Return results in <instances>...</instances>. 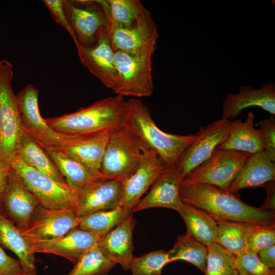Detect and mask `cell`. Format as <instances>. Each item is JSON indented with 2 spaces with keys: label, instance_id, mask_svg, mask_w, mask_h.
<instances>
[{
  "label": "cell",
  "instance_id": "obj_25",
  "mask_svg": "<svg viewBox=\"0 0 275 275\" xmlns=\"http://www.w3.org/2000/svg\"><path fill=\"white\" fill-rule=\"evenodd\" d=\"M66 179L71 189L76 192L85 185L103 179L96 173L78 161L54 148H43Z\"/></svg>",
  "mask_w": 275,
  "mask_h": 275
},
{
  "label": "cell",
  "instance_id": "obj_15",
  "mask_svg": "<svg viewBox=\"0 0 275 275\" xmlns=\"http://www.w3.org/2000/svg\"><path fill=\"white\" fill-rule=\"evenodd\" d=\"M40 203L12 170L0 197V212L19 229L28 228L35 207Z\"/></svg>",
  "mask_w": 275,
  "mask_h": 275
},
{
  "label": "cell",
  "instance_id": "obj_1",
  "mask_svg": "<svg viewBox=\"0 0 275 275\" xmlns=\"http://www.w3.org/2000/svg\"><path fill=\"white\" fill-rule=\"evenodd\" d=\"M179 196L182 203L203 210L215 221L275 226V211L252 206L243 202L236 192L230 193L215 185L181 183Z\"/></svg>",
  "mask_w": 275,
  "mask_h": 275
},
{
  "label": "cell",
  "instance_id": "obj_42",
  "mask_svg": "<svg viewBox=\"0 0 275 275\" xmlns=\"http://www.w3.org/2000/svg\"><path fill=\"white\" fill-rule=\"evenodd\" d=\"M257 255L265 266L275 269V245L260 251Z\"/></svg>",
  "mask_w": 275,
  "mask_h": 275
},
{
  "label": "cell",
  "instance_id": "obj_26",
  "mask_svg": "<svg viewBox=\"0 0 275 275\" xmlns=\"http://www.w3.org/2000/svg\"><path fill=\"white\" fill-rule=\"evenodd\" d=\"M16 156L28 166L56 181L67 184L66 179L44 149L34 138L24 132L20 139Z\"/></svg>",
  "mask_w": 275,
  "mask_h": 275
},
{
  "label": "cell",
  "instance_id": "obj_37",
  "mask_svg": "<svg viewBox=\"0 0 275 275\" xmlns=\"http://www.w3.org/2000/svg\"><path fill=\"white\" fill-rule=\"evenodd\" d=\"M275 226H259L254 230L246 240L245 252L254 254L274 245Z\"/></svg>",
  "mask_w": 275,
  "mask_h": 275
},
{
  "label": "cell",
  "instance_id": "obj_24",
  "mask_svg": "<svg viewBox=\"0 0 275 275\" xmlns=\"http://www.w3.org/2000/svg\"><path fill=\"white\" fill-rule=\"evenodd\" d=\"M254 114L250 112L244 122L240 119L230 121L229 137L217 148L250 154L263 150L262 135L260 130L254 127Z\"/></svg>",
  "mask_w": 275,
  "mask_h": 275
},
{
  "label": "cell",
  "instance_id": "obj_43",
  "mask_svg": "<svg viewBox=\"0 0 275 275\" xmlns=\"http://www.w3.org/2000/svg\"><path fill=\"white\" fill-rule=\"evenodd\" d=\"M11 171L10 163L0 157V197L7 186L8 176Z\"/></svg>",
  "mask_w": 275,
  "mask_h": 275
},
{
  "label": "cell",
  "instance_id": "obj_17",
  "mask_svg": "<svg viewBox=\"0 0 275 275\" xmlns=\"http://www.w3.org/2000/svg\"><path fill=\"white\" fill-rule=\"evenodd\" d=\"M74 208L79 219L99 210L114 209L120 206L122 183L116 180H100L89 183L75 192Z\"/></svg>",
  "mask_w": 275,
  "mask_h": 275
},
{
  "label": "cell",
  "instance_id": "obj_18",
  "mask_svg": "<svg viewBox=\"0 0 275 275\" xmlns=\"http://www.w3.org/2000/svg\"><path fill=\"white\" fill-rule=\"evenodd\" d=\"M101 238L76 227L65 235L52 239L30 240L31 252L59 255L75 264Z\"/></svg>",
  "mask_w": 275,
  "mask_h": 275
},
{
  "label": "cell",
  "instance_id": "obj_36",
  "mask_svg": "<svg viewBox=\"0 0 275 275\" xmlns=\"http://www.w3.org/2000/svg\"><path fill=\"white\" fill-rule=\"evenodd\" d=\"M239 275H275V269L265 266L257 254L243 253L235 256Z\"/></svg>",
  "mask_w": 275,
  "mask_h": 275
},
{
  "label": "cell",
  "instance_id": "obj_3",
  "mask_svg": "<svg viewBox=\"0 0 275 275\" xmlns=\"http://www.w3.org/2000/svg\"><path fill=\"white\" fill-rule=\"evenodd\" d=\"M122 127L138 136L154 150L167 167L174 165L183 152L196 139V134L177 135L160 130L152 119L149 109L140 99L126 101Z\"/></svg>",
  "mask_w": 275,
  "mask_h": 275
},
{
  "label": "cell",
  "instance_id": "obj_32",
  "mask_svg": "<svg viewBox=\"0 0 275 275\" xmlns=\"http://www.w3.org/2000/svg\"><path fill=\"white\" fill-rule=\"evenodd\" d=\"M105 4L110 26H131L145 8L139 0H107Z\"/></svg>",
  "mask_w": 275,
  "mask_h": 275
},
{
  "label": "cell",
  "instance_id": "obj_35",
  "mask_svg": "<svg viewBox=\"0 0 275 275\" xmlns=\"http://www.w3.org/2000/svg\"><path fill=\"white\" fill-rule=\"evenodd\" d=\"M169 263L168 251L160 250L134 257L129 269L131 275H161L163 267Z\"/></svg>",
  "mask_w": 275,
  "mask_h": 275
},
{
  "label": "cell",
  "instance_id": "obj_28",
  "mask_svg": "<svg viewBox=\"0 0 275 275\" xmlns=\"http://www.w3.org/2000/svg\"><path fill=\"white\" fill-rule=\"evenodd\" d=\"M186 226V233L207 246L215 242L216 221L203 210L184 203L176 210Z\"/></svg>",
  "mask_w": 275,
  "mask_h": 275
},
{
  "label": "cell",
  "instance_id": "obj_39",
  "mask_svg": "<svg viewBox=\"0 0 275 275\" xmlns=\"http://www.w3.org/2000/svg\"><path fill=\"white\" fill-rule=\"evenodd\" d=\"M42 2L53 20L66 30L76 45L78 42L68 20L64 9V0H43Z\"/></svg>",
  "mask_w": 275,
  "mask_h": 275
},
{
  "label": "cell",
  "instance_id": "obj_2",
  "mask_svg": "<svg viewBox=\"0 0 275 275\" xmlns=\"http://www.w3.org/2000/svg\"><path fill=\"white\" fill-rule=\"evenodd\" d=\"M127 109L124 97L116 95L62 116L45 119L57 132L68 134L112 132L122 127Z\"/></svg>",
  "mask_w": 275,
  "mask_h": 275
},
{
  "label": "cell",
  "instance_id": "obj_14",
  "mask_svg": "<svg viewBox=\"0 0 275 275\" xmlns=\"http://www.w3.org/2000/svg\"><path fill=\"white\" fill-rule=\"evenodd\" d=\"M80 220L74 209H52L39 204L34 210L28 228L22 230V233L31 240L52 239L78 227Z\"/></svg>",
  "mask_w": 275,
  "mask_h": 275
},
{
  "label": "cell",
  "instance_id": "obj_30",
  "mask_svg": "<svg viewBox=\"0 0 275 275\" xmlns=\"http://www.w3.org/2000/svg\"><path fill=\"white\" fill-rule=\"evenodd\" d=\"M132 212L122 206L94 212L80 219L78 227L100 238L127 219Z\"/></svg>",
  "mask_w": 275,
  "mask_h": 275
},
{
  "label": "cell",
  "instance_id": "obj_27",
  "mask_svg": "<svg viewBox=\"0 0 275 275\" xmlns=\"http://www.w3.org/2000/svg\"><path fill=\"white\" fill-rule=\"evenodd\" d=\"M0 245L18 257L24 271L36 270L35 258L29 239L0 212Z\"/></svg>",
  "mask_w": 275,
  "mask_h": 275
},
{
  "label": "cell",
  "instance_id": "obj_4",
  "mask_svg": "<svg viewBox=\"0 0 275 275\" xmlns=\"http://www.w3.org/2000/svg\"><path fill=\"white\" fill-rule=\"evenodd\" d=\"M150 149L138 136L123 127L112 131L101 164L103 179L122 183L134 172Z\"/></svg>",
  "mask_w": 275,
  "mask_h": 275
},
{
  "label": "cell",
  "instance_id": "obj_11",
  "mask_svg": "<svg viewBox=\"0 0 275 275\" xmlns=\"http://www.w3.org/2000/svg\"><path fill=\"white\" fill-rule=\"evenodd\" d=\"M81 64L104 86L117 95L121 85L120 77L115 61L108 34V26L101 33L92 46L76 45Z\"/></svg>",
  "mask_w": 275,
  "mask_h": 275
},
{
  "label": "cell",
  "instance_id": "obj_34",
  "mask_svg": "<svg viewBox=\"0 0 275 275\" xmlns=\"http://www.w3.org/2000/svg\"><path fill=\"white\" fill-rule=\"evenodd\" d=\"M207 247L205 275H239L235 266V256L216 242Z\"/></svg>",
  "mask_w": 275,
  "mask_h": 275
},
{
  "label": "cell",
  "instance_id": "obj_20",
  "mask_svg": "<svg viewBox=\"0 0 275 275\" xmlns=\"http://www.w3.org/2000/svg\"><path fill=\"white\" fill-rule=\"evenodd\" d=\"M222 118L234 119L241 111L248 107L257 106L272 115L275 114V85L265 83L260 89L242 86L236 94L226 95L223 102Z\"/></svg>",
  "mask_w": 275,
  "mask_h": 275
},
{
  "label": "cell",
  "instance_id": "obj_13",
  "mask_svg": "<svg viewBox=\"0 0 275 275\" xmlns=\"http://www.w3.org/2000/svg\"><path fill=\"white\" fill-rule=\"evenodd\" d=\"M108 34L114 52H135L157 46V25L150 11L145 7L136 22L124 28L108 25Z\"/></svg>",
  "mask_w": 275,
  "mask_h": 275
},
{
  "label": "cell",
  "instance_id": "obj_33",
  "mask_svg": "<svg viewBox=\"0 0 275 275\" xmlns=\"http://www.w3.org/2000/svg\"><path fill=\"white\" fill-rule=\"evenodd\" d=\"M116 265L96 244L80 258L67 275H107Z\"/></svg>",
  "mask_w": 275,
  "mask_h": 275
},
{
  "label": "cell",
  "instance_id": "obj_10",
  "mask_svg": "<svg viewBox=\"0 0 275 275\" xmlns=\"http://www.w3.org/2000/svg\"><path fill=\"white\" fill-rule=\"evenodd\" d=\"M39 94V91L29 84L16 95L22 130L42 148H59L65 143L70 134L56 131L41 117L38 106Z\"/></svg>",
  "mask_w": 275,
  "mask_h": 275
},
{
  "label": "cell",
  "instance_id": "obj_8",
  "mask_svg": "<svg viewBox=\"0 0 275 275\" xmlns=\"http://www.w3.org/2000/svg\"><path fill=\"white\" fill-rule=\"evenodd\" d=\"M251 154L216 148L208 158L184 177V184H209L228 191L229 186Z\"/></svg>",
  "mask_w": 275,
  "mask_h": 275
},
{
  "label": "cell",
  "instance_id": "obj_6",
  "mask_svg": "<svg viewBox=\"0 0 275 275\" xmlns=\"http://www.w3.org/2000/svg\"><path fill=\"white\" fill-rule=\"evenodd\" d=\"M157 46L140 51L115 52L116 67L121 79L118 95L145 97L154 90L152 78V57Z\"/></svg>",
  "mask_w": 275,
  "mask_h": 275
},
{
  "label": "cell",
  "instance_id": "obj_9",
  "mask_svg": "<svg viewBox=\"0 0 275 275\" xmlns=\"http://www.w3.org/2000/svg\"><path fill=\"white\" fill-rule=\"evenodd\" d=\"M64 7L77 44L82 46L93 45L108 26L104 0H64Z\"/></svg>",
  "mask_w": 275,
  "mask_h": 275
},
{
  "label": "cell",
  "instance_id": "obj_5",
  "mask_svg": "<svg viewBox=\"0 0 275 275\" xmlns=\"http://www.w3.org/2000/svg\"><path fill=\"white\" fill-rule=\"evenodd\" d=\"M13 65L0 60V157L11 164L24 132L12 87Z\"/></svg>",
  "mask_w": 275,
  "mask_h": 275
},
{
  "label": "cell",
  "instance_id": "obj_41",
  "mask_svg": "<svg viewBox=\"0 0 275 275\" xmlns=\"http://www.w3.org/2000/svg\"><path fill=\"white\" fill-rule=\"evenodd\" d=\"M263 187L266 191L267 195L263 205L259 207L262 210L275 211V182L274 180L266 183Z\"/></svg>",
  "mask_w": 275,
  "mask_h": 275
},
{
  "label": "cell",
  "instance_id": "obj_16",
  "mask_svg": "<svg viewBox=\"0 0 275 275\" xmlns=\"http://www.w3.org/2000/svg\"><path fill=\"white\" fill-rule=\"evenodd\" d=\"M168 167L153 150H149L134 172L122 182L120 206L132 212L146 192Z\"/></svg>",
  "mask_w": 275,
  "mask_h": 275
},
{
  "label": "cell",
  "instance_id": "obj_12",
  "mask_svg": "<svg viewBox=\"0 0 275 275\" xmlns=\"http://www.w3.org/2000/svg\"><path fill=\"white\" fill-rule=\"evenodd\" d=\"M229 119L221 118L201 127L196 139L183 152L175 164L184 177L189 172L209 157L217 147L225 142L229 135Z\"/></svg>",
  "mask_w": 275,
  "mask_h": 275
},
{
  "label": "cell",
  "instance_id": "obj_19",
  "mask_svg": "<svg viewBox=\"0 0 275 275\" xmlns=\"http://www.w3.org/2000/svg\"><path fill=\"white\" fill-rule=\"evenodd\" d=\"M184 176L175 164L168 167L152 185L149 193L141 199L132 212L153 207H164L175 210L182 202L179 196V187Z\"/></svg>",
  "mask_w": 275,
  "mask_h": 275
},
{
  "label": "cell",
  "instance_id": "obj_22",
  "mask_svg": "<svg viewBox=\"0 0 275 275\" xmlns=\"http://www.w3.org/2000/svg\"><path fill=\"white\" fill-rule=\"evenodd\" d=\"M136 224L132 214L101 237L97 243L104 255L116 264L120 265L124 270L129 269L134 257L132 235Z\"/></svg>",
  "mask_w": 275,
  "mask_h": 275
},
{
  "label": "cell",
  "instance_id": "obj_7",
  "mask_svg": "<svg viewBox=\"0 0 275 275\" xmlns=\"http://www.w3.org/2000/svg\"><path fill=\"white\" fill-rule=\"evenodd\" d=\"M12 170L42 206L52 209H74L76 195L67 184L59 183L25 163L16 156Z\"/></svg>",
  "mask_w": 275,
  "mask_h": 275
},
{
  "label": "cell",
  "instance_id": "obj_31",
  "mask_svg": "<svg viewBox=\"0 0 275 275\" xmlns=\"http://www.w3.org/2000/svg\"><path fill=\"white\" fill-rule=\"evenodd\" d=\"M168 253L170 263L177 260L185 261L205 273L208 255L207 247L188 234L179 236Z\"/></svg>",
  "mask_w": 275,
  "mask_h": 275
},
{
  "label": "cell",
  "instance_id": "obj_21",
  "mask_svg": "<svg viewBox=\"0 0 275 275\" xmlns=\"http://www.w3.org/2000/svg\"><path fill=\"white\" fill-rule=\"evenodd\" d=\"M109 134L110 132H105L70 134L66 143L56 149L81 162L92 171L101 174V164Z\"/></svg>",
  "mask_w": 275,
  "mask_h": 275
},
{
  "label": "cell",
  "instance_id": "obj_40",
  "mask_svg": "<svg viewBox=\"0 0 275 275\" xmlns=\"http://www.w3.org/2000/svg\"><path fill=\"white\" fill-rule=\"evenodd\" d=\"M24 273L20 261L7 255L0 246V275H23Z\"/></svg>",
  "mask_w": 275,
  "mask_h": 275
},
{
  "label": "cell",
  "instance_id": "obj_29",
  "mask_svg": "<svg viewBox=\"0 0 275 275\" xmlns=\"http://www.w3.org/2000/svg\"><path fill=\"white\" fill-rule=\"evenodd\" d=\"M216 221L215 242L235 256L245 252L249 235L261 226L234 221Z\"/></svg>",
  "mask_w": 275,
  "mask_h": 275
},
{
  "label": "cell",
  "instance_id": "obj_38",
  "mask_svg": "<svg viewBox=\"0 0 275 275\" xmlns=\"http://www.w3.org/2000/svg\"><path fill=\"white\" fill-rule=\"evenodd\" d=\"M264 149L266 154L273 162L275 161V118H269L258 121Z\"/></svg>",
  "mask_w": 275,
  "mask_h": 275
},
{
  "label": "cell",
  "instance_id": "obj_23",
  "mask_svg": "<svg viewBox=\"0 0 275 275\" xmlns=\"http://www.w3.org/2000/svg\"><path fill=\"white\" fill-rule=\"evenodd\" d=\"M275 180V164L264 150L251 154L230 184L228 191L263 186Z\"/></svg>",
  "mask_w": 275,
  "mask_h": 275
},
{
  "label": "cell",
  "instance_id": "obj_44",
  "mask_svg": "<svg viewBox=\"0 0 275 275\" xmlns=\"http://www.w3.org/2000/svg\"><path fill=\"white\" fill-rule=\"evenodd\" d=\"M23 275H37V273L36 270H33L24 272Z\"/></svg>",
  "mask_w": 275,
  "mask_h": 275
}]
</instances>
